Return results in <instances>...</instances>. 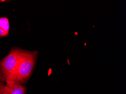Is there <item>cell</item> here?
Listing matches in <instances>:
<instances>
[{
	"label": "cell",
	"mask_w": 126,
	"mask_h": 94,
	"mask_svg": "<svg viewBox=\"0 0 126 94\" xmlns=\"http://www.w3.org/2000/svg\"><path fill=\"white\" fill-rule=\"evenodd\" d=\"M36 51H26L18 66L6 81V84L22 85L27 82L33 71L37 57Z\"/></svg>",
	"instance_id": "6da1fadb"
},
{
	"label": "cell",
	"mask_w": 126,
	"mask_h": 94,
	"mask_svg": "<svg viewBox=\"0 0 126 94\" xmlns=\"http://www.w3.org/2000/svg\"><path fill=\"white\" fill-rule=\"evenodd\" d=\"M25 51L19 48L13 49L6 57L0 62V80L5 81L15 71Z\"/></svg>",
	"instance_id": "7a4b0ae2"
},
{
	"label": "cell",
	"mask_w": 126,
	"mask_h": 94,
	"mask_svg": "<svg viewBox=\"0 0 126 94\" xmlns=\"http://www.w3.org/2000/svg\"><path fill=\"white\" fill-rule=\"evenodd\" d=\"M25 87L22 85L6 84L1 86L0 94H25Z\"/></svg>",
	"instance_id": "3957f363"
},
{
	"label": "cell",
	"mask_w": 126,
	"mask_h": 94,
	"mask_svg": "<svg viewBox=\"0 0 126 94\" xmlns=\"http://www.w3.org/2000/svg\"><path fill=\"white\" fill-rule=\"evenodd\" d=\"M10 30V25L8 19L5 17L0 18V37L8 36Z\"/></svg>",
	"instance_id": "277c9868"
},
{
	"label": "cell",
	"mask_w": 126,
	"mask_h": 94,
	"mask_svg": "<svg viewBox=\"0 0 126 94\" xmlns=\"http://www.w3.org/2000/svg\"><path fill=\"white\" fill-rule=\"evenodd\" d=\"M2 83H1V82H0V89L1 86H2Z\"/></svg>",
	"instance_id": "5b68a950"
},
{
	"label": "cell",
	"mask_w": 126,
	"mask_h": 94,
	"mask_svg": "<svg viewBox=\"0 0 126 94\" xmlns=\"http://www.w3.org/2000/svg\"><path fill=\"white\" fill-rule=\"evenodd\" d=\"M3 1H5V0H0V2H3Z\"/></svg>",
	"instance_id": "8992f818"
}]
</instances>
